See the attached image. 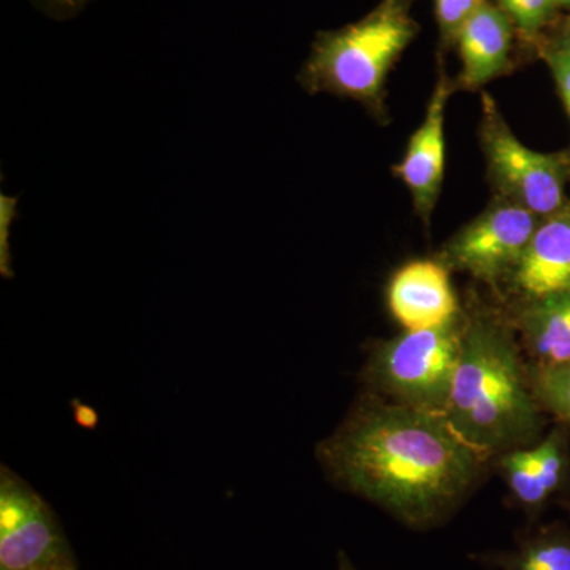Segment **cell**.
Segmentation results:
<instances>
[{
    "label": "cell",
    "mask_w": 570,
    "mask_h": 570,
    "mask_svg": "<svg viewBox=\"0 0 570 570\" xmlns=\"http://www.w3.org/2000/svg\"><path fill=\"white\" fill-rule=\"evenodd\" d=\"M51 570H78L77 566L75 568H62V569H51Z\"/></svg>",
    "instance_id": "obj_22"
},
{
    "label": "cell",
    "mask_w": 570,
    "mask_h": 570,
    "mask_svg": "<svg viewBox=\"0 0 570 570\" xmlns=\"http://www.w3.org/2000/svg\"><path fill=\"white\" fill-rule=\"evenodd\" d=\"M534 393L543 406L570 425V363L539 367Z\"/></svg>",
    "instance_id": "obj_15"
},
{
    "label": "cell",
    "mask_w": 570,
    "mask_h": 570,
    "mask_svg": "<svg viewBox=\"0 0 570 570\" xmlns=\"http://www.w3.org/2000/svg\"><path fill=\"white\" fill-rule=\"evenodd\" d=\"M317 455L341 489L415 530L450 519L478 485L485 460L441 412L381 401L358 404Z\"/></svg>",
    "instance_id": "obj_1"
},
{
    "label": "cell",
    "mask_w": 570,
    "mask_h": 570,
    "mask_svg": "<svg viewBox=\"0 0 570 570\" xmlns=\"http://www.w3.org/2000/svg\"><path fill=\"white\" fill-rule=\"evenodd\" d=\"M459 40L461 81L466 88H479L498 77L509 63L512 26L504 10L483 2L461 26Z\"/></svg>",
    "instance_id": "obj_12"
},
{
    "label": "cell",
    "mask_w": 570,
    "mask_h": 570,
    "mask_svg": "<svg viewBox=\"0 0 570 570\" xmlns=\"http://www.w3.org/2000/svg\"><path fill=\"white\" fill-rule=\"evenodd\" d=\"M415 36L397 0H387L362 21L318 39L303 71L311 91L377 102L390 67Z\"/></svg>",
    "instance_id": "obj_3"
},
{
    "label": "cell",
    "mask_w": 570,
    "mask_h": 570,
    "mask_svg": "<svg viewBox=\"0 0 570 570\" xmlns=\"http://www.w3.org/2000/svg\"><path fill=\"white\" fill-rule=\"evenodd\" d=\"M540 220L527 206L509 198L498 202L449 243L445 258L480 279H497L513 272Z\"/></svg>",
    "instance_id": "obj_7"
},
{
    "label": "cell",
    "mask_w": 570,
    "mask_h": 570,
    "mask_svg": "<svg viewBox=\"0 0 570 570\" xmlns=\"http://www.w3.org/2000/svg\"><path fill=\"white\" fill-rule=\"evenodd\" d=\"M546 61L549 63L551 75L557 81L558 91L570 116V58L557 47L546 52Z\"/></svg>",
    "instance_id": "obj_18"
},
{
    "label": "cell",
    "mask_w": 570,
    "mask_h": 570,
    "mask_svg": "<svg viewBox=\"0 0 570 570\" xmlns=\"http://www.w3.org/2000/svg\"><path fill=\"white\" fill-rule=\"evenodd\" d=\"M444 415L459 436L485 456L528 448L538 438V397L512 336L498 322L474 318L463 326Z\"/></svg>",
    "instance_id": "obj_2"
},
{
    "label": "cell",
    "mask_w": 570,
    "mask_h": 570,
    "mask_svg": "<svg viewBox=\"0 0 570 570\" xmlns=\"http://www.w3.org/2000/svg\"><path fill=\"white\" fill-rule=\"evenodd\" d=\"M504 570H570V534L547 530L499 560Z\"/></svg>",
    "instance_id": "obj_14"
},
{
    "label": "cell",
    "mask_w": 570,
    "mask_h": 570,
    "mask_svg": "<svg viewBox=\"0 0 570 570\" xmlns=\"http://www.w3.org/2000/svg\"><path fill=\"white\" fill-rule=\"evenodd\" d=\"M449 96L450 85L442 75L428 105L425 121L412 135L406 154L396 168L397 176L414 198L415 208L425 219L433 213L444 179V126Z\"/></svg>",
    "instance_id": "obj_9"
},
{
    "label": "cell",
    "mask_w": 570,
    "mask_h": 570,
    "mask_svg": "<svg viewBox=\"0 0 570 570\" xmlns=\"http://www.w3.org/2000/svg\"><path fill=\"white\" fill-rule=\"evenodd\" d=\"M461 333L453 318L382 344L367 367L371 382L395 403L444 414L459 367Z\"/></svg>",
    "instance_id": "obj_4"
},
{
    "label": "cell",
    "mask_w": 570,
    "mask_h": 570,
    "mask_svg": "<svg viewBox=\"0 0 570 570\" xmlns=\"http://www.w3.org/2000/svg\"><path fill=\"white\" fill-rule=\"evenodd\" d=\"M73 550L55 510L3 464L0 469V570L75 568Z\"/></svg>",
    "instance_id": "obj_5"
},
{
    "label": "cell",
    "mask_w": 570,
    "mask_h": 570,
    "mask_svg": "<svg viewBox=\"0 0 570 570\" xmlns=\"http://www.w3.org/2000/svg\"><path fill=\"white\" fill-rule=\"evenodd\" d=\"M389 306L407 332L436 328L459 313L448 269L433 261L412 262L393 276Z\"/></svg>",
    "instance_id": "obj_8"
},
{
    "label": "cell",
    "mask_w": 570,
    "mask_h": 570,
    "mask_svg": "<svg viewBox=\"0 0 570 570\" xmlns=\"http://www.w3.org/2000/svg\"><path fill=\"white\" fill-rule=\"evenodd\" d=\"M510 20L524 33H535L549 20L553 0H499Z\"/></svg>",
    "instance_id": "obj_16"
},
{
    "label": "cell",
    "mask_w": 570,
    "mask_h": 570,
    "mask_svg": "<svg viewBox=\"0 0 570 570\" xmlns=\"http://www.w3.org/2000/svg\"><path fill=\"white\" fill-rule=\"evenodd\" d=\"M530 302L570 295V204L540 220L530 245L512 272Z\"/></svg>",
    "instance_id": "obj_10"
},
{
    "label": "cell",
    "mask_w": 570,
    "mask_h": 570,
    "mask_svg": "<svg viewBox=\"0 0 570 570\" xmlns=\"http://www.w3.org/2000/svg\"><path fill=\"white\" fill-rule=\"evenodd\" d=\"M501 456L509 489L528 510L542 508L564 482L568 444L560 430H554L534 448L510 450Z\"/></svg>",
    "instance_id": "obj_11"
},
{
    "label": "cell",
    "mask_w": 570,
    "mask_h": 570,
    "mask_svg": "<svg viewBox=\"0 0 570 570\" xmlns=\"http://www.w3.org/2000/svg\"><path fill=\"white\" fill-rule=\"evenodd\" d=\"M483 146L490 170L509 200L527 206L540 219L560 212L566 204V167L561 154H543L519 140L485 97Z\"/></svg>",
    "instance_id": "obj_6"
},
{
    "label": "cell",
    "mask_w": 570,
    "mask_h": 570,
    "mask_svg": "<svg viewBox=\"0 0 570 570\" xmlns=\"http://www.w3.org/2000/svg\"><path fill=\"white\" fill-rule=\"evenodd\" d=\"M557 48L570 58V24L568 26V29H566L564 36H562L560 45H558Z\"/></svg>",
    "instance_id": "obj_20"
},
{
    "label": "cell",
    "mask_w": 570,
    "mask_h": 570,
    "mask_svg": "<svg viewBox=\"0 0 570 570\" xmlns=\"http://www.w3.org/2000/svg\"><path fill=\"white\" fill-rule=\"evenodd\" d=\"M58 2H67V3H70V2H75V0H58Z\"/></svg>",
    "instance_id": "obj_23"
},
{
    "label": "cell",
    "mask_w": 570,
    "mask_h": 570,
    "mask_svg": "<svg viewBox=\"0 0 570 570\" xmlns=\"http://www.w3.org/2000/svg\"><path fill=\"white\" fill-rule=\"evenodd\" d=\"M554 7H570V0H553Z\"/></svg>",
    "instance_id": "obj_21"
},
{
    "label": "cell",
    "mask_w": 570,
    "mask_h": 570,
    "mask_svg": "<svg viewBox=\"0 0 570 570\" xmlns=\"http://www.w3.org/2000/svg\"><path fill=\"white\" fill-rule=\"evenodd\" d=\"M337 569L340 570H358L355 568L354 562L351 561V558L347 557L344 551H340L337 554Z\"/></svg>",
    "instance_id": "obj_19"
},
{
    "label": "cell",
    "mask_w": 570,
    "mask_h": 570,
    "mask_svg": "<svg viewBox=\"0 0 570 570\" xmlns=\"http://www.w3.org/2000/svg\"><path fill=\"white\" fill-rule=\"evenodd\" d=\"M483 2L485 0H436L438 21L442 32L455 37L461 26Z\"/></svg>",
    "instance_id": "obj_17"
},
{
    "label": "cell",
    "mask_w": 570,
    "mask_h": 570,
    "mask_svg": "<svg viewBox=\"0 0 570 570\" xmlns=\"http://www.w3.org/2000/svg\"><path fill=\"white\" fill-rule=\"evenodd\" d=\"M521 330L540 367L570 363V295L530 302L521 317Z\"/></svg>",
    "instance_id": "obj_13"
}]
</instances>
